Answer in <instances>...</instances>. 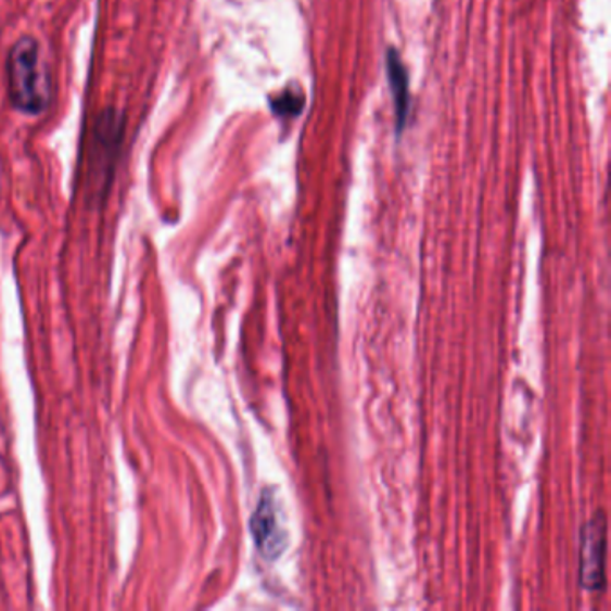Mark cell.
<instances>
[{"instance_id": "cell-1", "label": "cell", "mask_w": 611, "mask_h": 611, "mask_svg": "<svg viewBox=\"0 0 611 611\" xmlns=\"http://www.w3.org/2000/svg\"><path fill=\"white\" fill-rule=\"evenodd\" d=\"M11 103L24 114L38 115L49 103V79L40 62V46L31 37L16 41L8 56Z\"/></svg>"}, {"instance_id": "cell-2", "label": "cell", "mask_w": 611, "mask_h": 611, "mask_svg": "<svg viewBox=\"0 0 611 611\" xmlns=\"http://www.w3.org/2000/svg\"><path fill=\"white\" fill-rule=\"evenodd\" d=\"M282 519V506L275 489H266L252 517V535L260 555L268 560H277L288 547V530Z\"/></svg>"}, {"instance_id": "cell-3", "label": "cell", "mask_w": 611, "mask_h": 611, "mask_svg": "<svg viewBox=\"0 0 611 611\" xmlns=\"http://www.w3.org/2000/svg\"><path fill=\"white\" fill-rule=\"evenodd\" d=\"M123 117L117 110H104L93 126L90 175L98 180L110 176L115 164V151L123 139Z\"/></svg>"}, {"instance_id": "cell-4", "label": "cell", "mask_w": 611, "mask_h": 611, "mask_svg": "<svg viewBox=\"0 0 611 611\" xmlns=\"http://www.w3.org/2000/svg\"><path fill=\"white\" fill-rule=\"evenodd\" d=\"M607 522L601 514L588 522L581 542V583L588 590H599L604 585V558H607Z\"/></svg>"}, {"instance_id": "cell-5", "label": "cell", "mask_w": 611, "mask_h": 611, "mask_svg": "<svg viewBox=\"0 0 611 611\" xmlns=\"http://www.w3.org/2000/svg\"><path fill=\"white\" fill-rule=\"evenodd\" d=\"M387 77H390L391 93H393V101H395L396 124H398V131L406 128L407 114H409V106H411V99H409V74L402 58L395 49H390L387 52Z\"/></svg>"}, {"instance_id": "cell-6", "label": "cell", "mask_w": 611, "mask_h": 611, "mask_svg": "<svg viewBox=\"0 0 611 611\" xmlns=\"http://www.w3.org/2000/svg\"><path fill=\"white\" fill-rule=\"evenodd\" d=\"M304 109V98H296V93L285 92L282 98L272 103V112L278 115H298Z\"/></svg>"}]
</instances>
